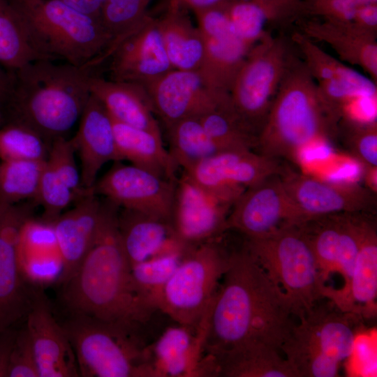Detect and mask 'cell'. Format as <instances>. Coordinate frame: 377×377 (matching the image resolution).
I'll return each instance as SVG.
<instances>
[{"label": "cell", "mask_w": 377, "mask_h": 377, "mask_svg": "<svg viewBox=\"0 0 377 377\" xmlns=\"http://www.w3.org/2000/svg\"><path fill=\"white\" fill-rule=\"evenodd\" d=\"M210 307L204 357L264 344L281 351L295 316L284 294L249 253L245 242L229 253L228 267Z\"/></svg>", "instance_id": "1"}, {"label": "cell", "mask_w": 377, "mask_h": 377, "mask_svg": "<svg viewBox=\"0 0 377 377\" xmlns=\"http://www.w3.org/2000/svg\"><path fill=\"white\" fill-rule=\"evenodd\" d=\"M119 207L101 200L94 240L73 276L62 284L61 298L71 314H81L135 329L151 311L138 297L118 228Z\"/></svg>", "instance_id": "2"}, {"label": "cell", "mask_w": 377, "mask_h": 377, "mask_svg": "<svg viewBox=\"0 0 377 377\" xmlns=\"http://www.w3.org/2000/svg\"><path fill=\"white\" fill-rule=\"evenodd\" d=\"M93 69L39 59L8 71L2 94L3 122L24 124L50 142L65 137L91 95Z\"/></svg>", "instance_id": "3"}, {"label": "cell", "mask_w": 377, "mask_h": 377, "mask_svg": "<svg viewBox=\"0 0 377 377\" xmlns=\"http://www.w3.org/2000/svg\"><path fill=\"white\" fill-rule=\"evenodd\" d=\"M338 133L303 61L290 54L265 121L258 135L257 152L295 161L302 149Z\"/></svg>", "instance_id": "4"}, {"label": "cell", "mask_w": 377, "mask_h": 377, "mask_svg": "<svg viewBox=\"0 0 377 377\" xmlns=\"http://www.w3.org/2000/svg\"><path fill=\"white\" fill-rule=\"evenodd\" d=\"M11 1L43 59L92 68L106 61L113 40L100 17L81 13L57 0Z\"/></svg>", "instance_id": "5"}, {"label": "cell", "mask_w": 377, "mask_h": 377, "mask_svg": "<svg viewBox=\"0 0 377 377\" xmlns=\"http://www.w3.org/2000/svg\"><path fill=\"white\" fill-rule=\"evenodd\" d=\"M244 242L256 263L284 294L295 316L309 312L325 298L316 260L301 224L260 238L244 237Z\"/></svg>", "instance_id": "6"}, {"label": "cell", "mask_w": 377, "mask_h": 377, "mask_svg": "<svg viewBox=\"0 0 377 377\" xmlns=\"http://www.w3.org/2000/svg\"><path fill=\"white\" fill-rule=\"evenodd\" d=\"M82 377H154L134 329L81 314L61 324Z\"/></svg>", "instance_id": "7"}, {"label": "cell", "mask_w": 377, "mask_h": 377, "mask_svg": "<svg viewBox=\"0 0 377 377\" xmlns=\"http://www.w3.org/2000/svg\"><path fill=\"white\" fill-rule=\"evenodd\" d=\"M316 305L298 317L281 351L298 377L338 376L341 364L353 353L355 315Z\"/></svg>", "instance_id": "8"}, {"label": "cell", "mask_w": 377, "mask_h": 377, "mask_svg": "<svg viewBox=\"0 0 377 377\" xmlns=\"http://www.w3.org/2000/svg\"><path fill=\"white\" fill-rule=\"evenodd\" d=\"M221 236L189 247L165 285L158 310L177 324L198 327L211 306L228 265Z\"/></svg>", "instance_id": "9"}, {"label": "cell", "mask_w": 377, "mask_h": 377, "mask_svg": "<svg viewBox=\"0 0 377 377\" xmlns=\"http://www.w3.org/2000/svg\"><path fill=\"white\" fill-rule=\"evenodd\" d=\"M290 54L284 38L267 32L249 50L233 80L229 91L232 105L257 138Z\"/></svg>", "instance_id": "10"}, {"label": "cell", "mask_w": 377, "mask_h": 377, "mask_svg": "<svg viewBox=\"0 0 377 377\" xmlns=\"http://www.w3.org/2000/svg\"><path fill=\"white\" fill-rule=\"evenodd\" d=\"M38 204L0 205V332L26 317L35 290L27 284L20 257L22 230Z\"/></svg>", "instance_id": "11"}, {"label": "cell", "mask_w": 377, "mask_h": 377, "mask_svg": "<svg viewBox=\"0 0 377 377\" xmlns=\"http://www.w3.org/2000/svg\"><path fill=\"white\" fill-rule=\"evenodd\" d=\"M360 213H339L315 217L302 223L310 243L325 287L330 277L338 274L343 280L337 291L339 301L345 297L359 251L367 218Z\"/></svg>", "instance_id": "12"}, {"label": "cell", "mask_w": 377, "mask_h": 377, "mask_svg": "<svg viewBox=\"0 0 377 377\" xmlns=\"http://www.w3.org/2000/svg\"><path fill=\"white\" fill-rule=\"evenodd\" d=\"M304 222L278 174L246 188L233 205L227 224L228 230L256 239Z\"/></svg>", "instance_id": "13"}, {"label": "cell", "mask_w": 377, "mask_h": 377, "mask_svg": "<svg viewBox=\"0 0 377 377\" xmlns=\"http://www.w3.org/2000/svg\"><path fill=\"white\" fill-rule=\"evenodd\" d=\"M279 161L253 149H232L204 159L182 173L205 190L237 200L246 188L281 174L285 167Z\"/></svg>", "instance_id": "14"}, {"label": "cell", "mask_w": 377, "mask_h": 377, "mask_svg": "<svg viewBox=\"0 0 377 377\" xmlns=\"http://www.w3.org/2000/svg\"><path fill=\"white\" fill-rule=\"evenodd\" d=\"M235 202L205 190L182 173L175 183L170 220L177 240L190 247L223 235Z\"/></svg>", "instance_id": "15"}, {"label": "cell", "mask_w": 377, "mask_h": 377, "mask_svg": "<svg viewBox=\"0 0 377 377\" xmlns=\"http://www.w3.org/2000/svg\"><path fill=\"white\" fill-rule=\"evenodd\" d=\"M115 164L93 189L121 208L138 211L170 221L176 182L133 165ZM177 181V180H176Z\"/></svg>", "instance_id": "16"}, {"label": "cell", "mask_w": 377, "mask_h": 377, "mask_svg": "<svg viewBox=\"0 0 377 377\" xmlns=\"http://www.w3.org/2000/svg\"><path fill=\"white\" fill-rule=\"evenodd\" d=\"M193 12L204 43L198 73L209 88L229 94L251 48L236 35L221 5Z\"/></svg>", "instance_id": "17"}, {"label": "cell", "mask_w": 377, "mask_h": 377, "mask_svg": "<svg viewBox=\"0 0 377 377\" xmlns=\"http://www.w3.org/2000/svg\"><path fill=\"white\" fill-rule=\"evenodd\" d=\"M107 61L110 80L142 87L174 69L166 54L156 18L149 14L113 46Z\"/></svg>", "instance_id": "18"}, {"label": "cell", "mask_w": 377, "mask_h": 377, "mask_svg": "<svg viewBox=\"0 0 377 377\" xmlns=\"http://www.w3.org/2000/svg\"><path fill=\"white\" fill-rule=\"evenodd\" d=\"M143 87L165 128L184 119L199 118L229 97L209 88L197 71L172 69Z\"/></svg>", "instance_id": "19"}, {"label": "cell", "mask_w": 377, "mask_h": 377, "mask_svg": "<svg viewBox=\"0 0 377 377\" xmlns=\"http://www.w3.org/2000/svg\"><path fill=\"white\" fill-rule=\"evenodd\" d=\"M283 184L305 221L339 213H360L376 205L374 192L355 184L323 182L285 168Z\"/></svg>", "instance_id": "20"}, {"label": "cell", "mask_w": 377, "mask_h": 377, "mask_svg": "<svg viewBox=\"0 0 377 377\" xmlns=\"http://www.w3.org/2000/svg\"><path fill=\"white\" fill-rule=\"evenodd\" d=\"M292 40L316 83L324 106L332 114H338L351 97L377 94L376 82L325 52L302 33L295 32Z\"/></svg>", "instance_id": "21"}, {"label": "cell", "mask_w": 377, "mask_h": 377, "mask_svg": "<svg viewBox=\"0 0 377 377\" xmlns=\"http://www.w3.org/2000/svg\"><path fill=\"white\" fill-rule=\"evenodd\" d=\"M25 327L36 358L40 377L80 376L73 347L55 319L46 296L34 290Z\"/></svg>", "instance_id": "22"}, {"label": "cell", "mask_w": 377, "mask_h": 377, "mask_svg": "<svg viewBox=\"0 0 377 377\" xmlns=\"http://www.w3.org/2000/svg\"><path fill=\"white\" fill-rule=\"evenodd\" d=\"M208 310L198 327H168L150 346L148 360L154 377L202 376Z\"/></svg>", "instance_id": "23"}, {"label": "cell", "mask_w": 377, "mask_h": 377, "mask_svg": "<svg viewBox=\"0 0 377 377\" xmlns=\"http://www.w3.org/2000/svg\"><path fill=\"white\" fill-rule=\"evenodd\" d=\"M101 212V200L92 188L52 223L60 256L59 281L62 284L73 276L89 251L96 235Z\"/></svg>", "instance_id": "24"}, {"label": "cell", "mask_w": 377, "mask_h": 377, "mask_svg": "<svg viewBox=\"0 0 377 377\" xmlns=\"http://www.w3.org/2000/svg\"><path fill=\"white\" fill-rule=\"evenodd\" d=\"M72 138L80 161L82 187L92 189L97 175L109 161H122L117 147L113 121L103 105L90 95Z\"/></svg>", "instance_id": "25"}, {"label": "cell", "mask_w": 377, "mask_h": 377, "mask_svg": "<svg viewBox=\"0 0 377 377\" xmlns=\"http://www.w3.org/2000/svg\"><path fill=\"white\" fill-rule=\"evenodd\" d=\"M118 228L131 267L172 250L186 248L177 240L170 221L138 211L120 207Z\"/></svg>", "instance_id": "26"}, {"label": "cell", "mask_w": 377, "mask_h": 377, "mask_svg": "<svg viewBox=\"0 0 377 377\" xmlns=\"http://www.w3.org/2000/svg\"><path fill=\"white\" fill-rule=\"evenodd\" d=\"M91 94L105 107L110 117L126 125L161 133L145 89L138 84L105 79L93 74Z\"/></svg>", "instance_id": "27"}, {"label": "cell", "mask_w": 377, "mask_h": 377, "mask_svg": "<svg viewBox=\"0 0 377 377\" xmlns=\"http://www.w3.org/2000/svg\"><path fill=\"white\" fill-rule=\"evenodd\" d=\"M204 360L208 376L298 377L279 350L264 344L232 349Z\"/></svg>", "instance_id": "28"}, {"label": "cell", "mask_w": 377, "mask_h": 377, "mask_svg": "<svg viewBox=\"0 0 377 377\" xmlns=\"http://www.w3.org/2000/svg\"><path fill=\"white\" fill-rule=\"evenodd\" d=\"M377 233L367 219L359 251L341 311L359 318H375L377 313Z\"/></svg>", "instance_id": "29"}, {"label": "cell", "mask_w": 377, "mask_h": 377, "mask_svg": "<svg viewBox=\"0 0 377 377\" xmlns=\"http://www.w3.org/2000/svg\"><path fill=\"white\" fill-rule=\"evenodd\" d=\"M300 32L313 40L328 44L340 59L359 66L376 82V36L360 31L350 22L311 23Z\"/></svg>", "instance_id": "30"}, {"label": "cell", "mask_w": 377, "mask_h": 377, "mask_svg": "<svg viewBox=\"0 0 377 377\" xmlns=\"http://www.w3.org/2000/svg\"><path fill=\"white\" fill-rule=\"evenodd\" d=\"M117 149L121 160L176 182L179 168L164 147L161 133L131 126L112 119Z\"/></svg>", "instance_id": "31"}, {"label": "cell", "mask_w": 377, "mask_h": 377, "mask_svg": "<svg viewBox=\"0 0 377 377\" xmlns=\"http://www.w3.org/2000/svg\"><path fill=\"white\" fill-rule=\"evenodd\" d=\"M181 8H167L156 18L158 29L174 69L198 72L204 55V43L197 26Z\"/></svg>", "instance_id": "32"}, {"label": "cell", "mask_w": 377, "mask_h": 377, "mask_svg": "<svg viewBox=\"0 0 377 377\" xmlns=\"http://www.w3.org/2000/svg\"><path fill=\"white\" fill-rule=\"evenodd\" d=\"M45 59L35 48L11 0H0V66L7 72Z\"/></svg>", "instance_id": "33"}, {"label": "cell", "mask_w": 377, "mask_h": 377, "mask_svg": "<svg viewBox=\"0 0 377 377\" xmlns=\"http://www.w3.org/2000/svg\"><path fill=\"white\" fill-rule=\"evenodd\" d=\"M165 130L168 150L182 170L224 151L210 138L198 117L182 119L165 127Z\"/></svg>", "instance_id": "34"}, {"label": "cell", "mask_w": 377, "mask_h": 377, "mask_svg": "<svg viewBox=\"0 0 377 377\" xmlns=\"http://www.w3.org/2000/svg\"><path fill=\"white\" fill-rule=\"evenodd\" d=\"M188 248L174 249L131 267L135 290L153 313L158 310V301L165 285Z\"/></svg>", "instance_id": "35"}, {"label": "cell", "mask_w": 377, "mask_h": 377, "mask_svg": "<svg viewBox=\"0 0 377 377\" xmlns=\"http://www.w3.org/2000/svg\"><path fill=\"white\" fill-rule=\"evenodd\" d=\"M199 119L210 138L223 151L256 149L257 136L239 117L230 96Z\"/></svg>", "instance_id": "36"}, {"label": "cell", "mask_w": 377, "mask_h": 377, "mask_svg": "<svg viewBox=\"0 0 377 377\" xmlns=\"http://www.w3.org/2000/svg\"><path fill=\"white\" fill-rule=\"evenodd\" d=\"M45 161H0V205L36 201Z\"/></svg>", "instance_id": "37"}, {"label": "cell", "mask_w": 377, "mask_h": 377, "mask_svg": "<svg viewBox=\"0 0 377 377\" xmlns=\"http://www.w3.org/2000/svg\"><path fill=\"white\" fill-rule=\"evenodd\" d=\"M51 142L33 128L14 121L0 126L1 161L47 160Z\"/></svg>", "instance_id": "38"}, {"label": "cell", "mask_w": 377, "mask_h": 377, "mask_svg": "<svg viewBox=\"0 0 377 377\" xmlns=\"http://www.w3.org/2000/svg\"><path fill=\"white\" fill-rule=\"evenodd\" d=\"M221 5L233 31L248 47L251 48L267 33L265 26L269 15L263 6L249 1Z\"/></svg>", "instance_id": "39"}, {"label": "cell", "mask_w": 377, "mask_h": 377, "mask_svg": "<svg viewBox=\"0 0 377 377\" xmlns=\"http://www.w3.org/2000/svg\"><path fill=\"white\" fill-rule=\"evenodd\" d=\"M151 0H107L101 20L112 38V46L131 31L148 14Z\"/></svg>", "instance_id": "40"}, {"label": "cell", "mask_w": 377, "mask_h": 377, "mask_svg": "<svg viewBox=\"0 0 377 377\" xmlns=\"http://www.w3.org/2000/svg\"><path fill=\"white\" fill-rule=\"evenodd\" d=\"M77 199L76 194L45 161L36 200L43 209L41 221L52 224L64 210Z\"/></svg>", "instance_id": "41"}, {"label": "cell", "mask_w": 377, "mask_h": 377, "mask_svg": "<svg viewBox=\"0 0 377 377\" xmlns=\"http://www.w3.org/2000/svg\"><path fill=\"white\" fill-rule=\"evenodd\" d=\"M75 152L72 138L59 137L51 142L46 162L80 198L91 189L82 187L80 172L75 162Z\"/></svg>", "instance_id": "42"}, {"label": "cell", "mask_w": 377, "mask_h": 377, "mask_svg": "<svg viewBox=\"0 0 377 377\" xmlns=\"http://www.w3.org/2000/svg\"><path fill=\"white\" fill-rule=\"evenodd\" d=\"M346 145L368 169L377 168V124H357L341 121Z\"/></svg>", "instance_id": "43"}, {"label": "cell", "mask_w": 377, "mask_h": 377, "mask_svg": "<svg viewBox=\"0 0 377 377\" xmlns=\"http://www.w3.org/2000/svg\"><path fill=\"white\" fill-rule=\"evenodd\" d=\"M8 377H40L34 350L25 325L17 331L10 358Z\"/></svg>", "instance_id": "44"}, {"label": "cell", "mask_w": 377, "mask_h": 377, "mask_svg": "<svg viewBox=\"0 0 377 377\" xmlns=\"http://www.w3.org/2000/svg\"><path fill=\"white\" fill-rule=\"evenodd\" d=\"M372 3H376V0H331L328 6L332 16L330 22H350L359 8Z\"/></svg>", "instance_id": "45"}, {"label": "cell", "mask_w": 377, "mask_h": 377, "mask_svg": "<svg viewBox=\"0 0 377 377\" xmlns=\"http://www.w3.org/2000/svg\"><path fill=\"white\" fill-rule=\"evenodd\" d=\"M350 23L362 32L376 36L377 7L376 3L366 5L359 8Z\"/></svg>", "instance_id": "46"}, {"label": "cell", "mask_w": 377, "mask_h": 377, "mask_svg": "<svg viewBox=\"0 0 377 377\" xmlns=\"http://www.w3.org/2000/svg\"><path fill=\"white\" fill-rule=\"evenodd\" d=\"M17 331L14 326L0 332V377H8L10 358Z\"/></svg>", "instance_id": "47"}, {"label": "cell", "mask_w": 377, "mask_h": 377, "mask_svg": "<svg viewBox=\"0 0 377 377\" xmlns=\"http://www.w3.org/2000/svg\"><path fill=\"white\" fill-rule=\"evenodd\" d=\"M84 15L100 17L107 0H57Z\"/></svg>", "instance_id": "48"}, {"label": "cell", "mask_w": 377, "mask_h": 377, "mask_svg": "<svg viewBox=\"0 0 377 377\" xmlns=\"http://www.w3.org/2000/svg\"><path fill=\"white\" fill-rule=\"evenodd\" d=\"M225 2L226 0H168L167 8L195 11L217 6Z\"/></svg>", "instance_id": "49"}, {"label": "cell", "mask_w": 377, "mask_h": 377, "mask_svg": "<svg viewBox=\"0 0 377 377\" xmlns=\"http://www.w3.org/2000/svg\"><path fill=\"white\" fill-rule=\"evenodd\" d=\"M8 72L5 71L0 66V91L3 94L6 89L8 82Z\"/></svg>", "instance_id": "50"}, {"label": "cell", "mask_w": 377, "mask_h": 377, "mask_svg": "<svg viewBox=\"0 0 377 377\" xmlns=\"http://www.w3.org/2000/svg\"><path fill=\"white\" fill-rule=\"evenodd\" d=\"M2 93L0 91V126L3 123V114H2Z\"/></svg>", "instance_id": "51"}, {"label": "cell", "mask_w": 377, "mask_h": 377, "mask_svg": "<svg viewBox=\"0 0 377 377\" xmlns=\"http://www.w3.org/2000/svg\"><path fill=\"white\" fill-rule=\"evenodd\" d=\"M258 1H260L262 2H264V1H269V0H258Z\"/></svg>", "instance_id": "52"}, {"label": "cell", "mask_w": 377, "mask_h": 377, "mask_svg": "<svg viewBox=\"0 0 377 377\" xmlns=\"http://www.w3.org/2000/svg\"><path fill=\"white\" fill-rule=\"evenodd\" d=\"M17 1H29V0H17Z\"/></svg>", "instance_id": "53"}]
</instances>
